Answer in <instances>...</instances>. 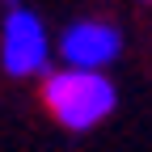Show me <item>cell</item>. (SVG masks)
Instances as JSON below:
<instances>
[{
	"mask_svg": "<svg viewBox=\"0 0 152 152\" xmlns=\"http://www.w3.org/2000/svg\"><path fill=\"white\" fill-rule=\"evenodd\" d=\"M51 34L42 26V17L34 9H9L4 13V26H0V68L17 80L26 76H42L51 64Z\"/></svg>",
	"mask_w": 152,
	"mask_h": 152,
	"instance_id": "obj_2",
	"label": "cell"
},
{
	"mask_svg": "<svg viewBox=\"0 0 152 152\" xmlns=\"http://www.w3.org/2000/svg\"><path fill=\"white\" fill-rule=\"evenodd\" d=\"M42 106L64 131H93L102 127L114 106H118V89L106 72H80V68H55L42 80Z\"/></svg>",
	"mask_w": 152,
	"mask_h": 152,
	"instance_id": "obj_1",
	"label": "cell"
},
{
	"mask_svg": "<svg viewBox=\"0 0 152 152\" xmlns=\"http://www.w3.org/2000/svg\"><path fill=\"white\" fill-rule=\"evenodd\" d=\"M59 51L64 68H80V72H106L114 59L123 55V30L110 26V21H76L59 34Z\"/></svg>",
	"mask_w": 152,
	"mask_h": 152,
	"instance_id": "obj_3",
	"label": "cell"
},
{
	"mask_svg": "<svg viewBox=\"0 0 152 152\" xmlns=\"http://www.w3.org/2000/svg\"><path fill=\"white\" fill-rule=\"evenodd\" d=\"M140 4H152V0H140Z\"/></svg>",
	"mask_w": 152,
	"mask_h": 152,
	"instance_id": "obj_4",
	"label": "cell"
}]
</instances>
